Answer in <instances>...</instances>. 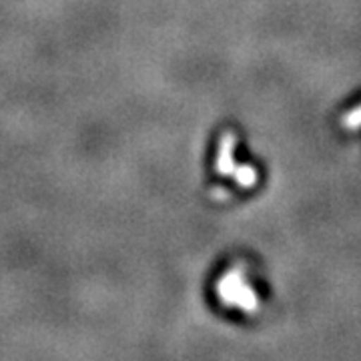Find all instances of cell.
<instances>
[{"label":"cell","mask_w":361,"mask_h":361,"mask_svg":"<svg viewBox=\"0 0 361 361\" xmlns=\"http://www.w3.org/2000/svg\"><path fill=\"white\" fill-rule=\"evenodd\" d=\"M213 297L223 311L235 317H255L267 305V285L247 261H233L213 281Z\"/></svg>","instance_id":"6da1fadb"},{"label":"cell","mask_w":361,"mask_h":361,"mask_svg":"<svg viewBox=\"0 0 361 361\" xmlns=\"http://www.w3.org/2000/svg\"><path fill=\"white\" fill-rule=\"evenodd\" d=\"M251 153V151H249ZM247 153V145L237 130H225L215 142L213 153V189L217 193H251L261 183V169Z\"/></svg>","instance_id":"7a4b0ae2"},{"label":"cell","mask_w":361,"mask_h":361,"mask_svg":"<svg viewBox=\"0 0 361 361\" xmlns=\"http://www.w3.org/2000/svg\"><path fill=\"white\" fill-rule=\"evenodd\" d=\"M339 125L348 133H361V99L357 103H353L349 109H345L339 116Z\"/></svg>","instance_id":"3957f363"}]
</instances>
